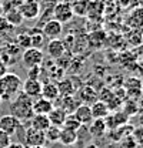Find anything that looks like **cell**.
Wrapping results in <instances>:
<instances>
[{"mask_svg": "<svg viewBox=\"0 0 143 148\" xmlns=\"http://www.w3.org/2000/svg\"><path fill=\"white\" fill-rule=\"evenodd\" d=\"M9 110H10V114L20 121V124L24 121H29L35 115L33 114V100L22 91L10 101Z\"/></svg>", "mask_w": 143, "mask_h": 148, "instance_id": "cell-1", "label": "cell"}, {"mask_svg": "<svg viewBox=\"0 0 143 148\" xmlns=\"http://www.w3.org/2000/svg\"><path fill=\"white\" fill-rule=\"evenodd\" d=\"M22 78L17 74L6 73L0 77V100H13L22 91Z\"/></svg>", "mask_w": 143, "mask_h": 148, "instance_id": "cell-2", "label": "cell"}, {"mask_svg": "<svg viewBox=\"0 0 143 148\" xmlns=\"http://www.w3.org/2000/svg\"><path fill=\"white\" fill-rule=\"evenodd\" d=\"M44 60V54L40 49H35V47H29L23 51L22 54V63L26 69L30 67H36V66H42Z\"/></svg>", "mask_w": 143, "mask_h": 148, "instance_id": "cell-3", "label": "cell"}, {"mask_svg": "<svg viewBox=\"0 0 143 148\" xmlns=\"http://www.w3.org/2000/svg\"><path fill=\"white\" fill-rule=\"evenodd\" d=\"M73 9L69 3L66 1H62V3H56L53 7V18L57 20L59 23H67L70 21L72 17H73Z\"/></svg>", "mask_w": 143, "mask_h": 148, "instance_id": "cell-4", "label": "cell"}, {"mask_svg": "<svg viewBox=\"0 0 143 148\" xmlns=\"http://www.w3.org/2000/svg\"><path fill=\"white\" fill-rule=\"evenodd\" d=\"M46 144V138H44V132L35 130L32 127H27L24 131V145L29 147H39V145H44Z\"/></svg>", "mask_w": 143, "mask_h": 148, "instance_id": "cell-5", "label": "cell"}, {"mask_svg": "<svg viewBox=\"0 0 143 148\" xmlns=\"http://www.w3.org/2000/svg\"><path fill=\"white\" fill-rule=\"evenodd\" d=\"M62 32H63V24L59 23V21L54 20V18L47 20V21L43 24V27H42V33H43L44 38H47V40L59 38L60 34H62Z\"/></svg>", "mask_w": 143, "mask_h": 148, "instance_id": "cell-6", "label": "cell"}, {"mask_svg": "<svg viewBox=\"0 0 143 148\" xmlns=\"http://www.w3.org/2000/svg\"><path fill=\"white\" fill-rule=\"evenodd\" d=\"M19 10L22 13L23 18H29V20H33L39 16V12H40V4L37 0H23L22 4L19 6Z\"/></svg>", "mask_w": 143, "mask_h": 148, "instance_id": "cell-7", "label": "cell"}, {"mask_svg": "<svg viewBox=\"0 0 143 148\" xmlns=\"http://www.w3.org/2000/svg\"><path fill=\"white\" fill-rule=\"evenodd\" d=\"M42 87L43 84L39 81V80H35V78H27L22 83V92H24L27 97H30L32 100L33 98H39L42 95Z\"/></svg>", "mask_w": 143, "mask_h": 148, "instance_id": "cell-8", "label": "cell"}, {"mask_svg": "<svg viewBox=\"0 0 143 148\" xmlns=\"http://www.w3.org/2000/svg\"><path fill=\"white\" fill-rule=\"evenodd\" d=\"M19 125H20V121L17 118H15L12 114H6V115L0 117V130L10 137H13L16 134Z\"/></svg>", "mask_w": 143, "mask_h": 148, "instance_id": "cell-9", "label": "cell"}, {"mask_svg": "<svg viewBox=\"0 0 143 148\" xmlns=\"http://www.w3.org/2000/svg\"><path fill=\"white\" fill-rule=\"evenodd\" d=\"M66 51V47H65V41L60 40V38H54V40H49V44H47V54L50 56L54 60H59L62 58L63 54Z\"/></svg>", "mask_w": 143, "mask_h": 148, "instance_id": "cell-10", "label": "cell"}, {"mask_svg": "<svg viewBox=\"0 0 143 148\" xmlns=\"http://www.w3.org/2000/svg\"><path fill=\"white\" fill-rule=\"evenodd\" d=\"M73 115L79 120V123L82 125H89L93 120L92 117V111H90V106L87 104H79L76 107V110L73 111Z\"/></svg>", "mask_w": 143, "mask_h": 148, "instance_id": "cell-11", "label": "cell"}, {"mask_svg": "<svg viewBox=\"0 0 143 148\" xmlns=\"http://www.w3.org/2000/svg\"><path fill=\"white\" fill-rule=\"evenodd\" d=\"M107 131V125L105 123V118H93L89 124V132L94 138H102Z\"/></svg>", "mask_w": 143, "mask_h": 148, "instance_id": "cell-12", "label": "cell"}, {"mask_svg": "<svg viewBox=\"0 0 143 148\" xmlns=\"http://www.w3.org/2000/svg\"><path fill=\"white\" fill-rule=\"evenodd\" d=\"M29 127H32V128L35 130H39V131H46V130L50 127V121H49V118H47V115L46 114H35L30 120H29Z\"/></svg>", "mask_w": 143, "mask_h": 148, "instance_id": "cell-13", "label": "cell"}, {"mask_svg": "<svg viewBox=\"0 0 143 148\" xmlns=\"http://www.w3.org/2000/svg\"><path fill=\"white\" fill-rule=\"evenodd\" d=\"M53 101H49L43 97H39L33 101V114H49L53 110Z\"/></svg>", "mask_w": 143, "mask_h": 148, "instance_id": "cell-14", "label": "cell"}, {"mask_svg": "<svg viewBox=\"0 0 143 148\" xmlns=\"http://www.w3.org/2000/svg\"><path fill=\"white\" fill-rule=\"evenodd\" d=\"M90 111H92V117L93 118H106L107 115L110 114V110L107 107L106 103L96 100L94 103L90 104Z\"/></svg>", "mask_w": 143, "mask_h": 148, "instance_id": "cell-15", "label": "cell"}, {"mask_svg": "<svg viewBox=\"0 0 143 148\" xmlns=\"http://www.w3.org/2000/svg\"><path fill=\"white\" fill-rule=\"evenodd\" d=\"M66 117H67V114L62 110V108H59V107H53V110L47 114V118H49V121H50V125L60 127V128H62V125H63Z\"/></svg>", "mask_w": 143, "mask_h": 148, "instance_id": "cell-16", "label": "cell"}, {"mask_svg": "<svg viewBox=\"0 0 143 148\" xmlns=\"http://www.w3.org/2000/svg\"><path fill=\"white\" fill-rule=\"evenodd\" d=\"M56 100H57V103H59V108H62L66 114H73V111L76 110V107L79 106L72 95H66V97L59 95Z\"/></svg>", "mask_w": 143, "mask_h": 148, "instance_id": "cell-17", "label": "cell"}, {"mask_svg": "<svg viewBox=\"0 0 143 148\" xmlns=\"http://www.w3.org/2000/svg\"><path fill=\"white\" fill-rule=\"evenodd\" d=\"M79 95H80V100L82 103L90 106L92 103H94L96 100H99V94L96 92V90L90 86H85L79 90Z\"/></svg>", "mask_w": 143, "mask_h": 148, "instance_id": "cell-18", "label": "cell"}, {"mask_svg": "<svg viewBox=\"0 0 143 148\" xmlns=\"http://www.w3.org/2000/svg\"><path fill=\"white\" fill-rule=\"evenodd\" d=\"M43 98L49 100V101H56V98L59 97V90H57V86L54 83H46L43 84L42 87V95Z\"/></svg>", "mask_w": 143, "mask_h": 148, "instance_id": "cell-19", "label": "cell"}, {"mask_svg": "<svg viewBox=\"0 0 143 148\" xmlns=\"http://www.w3.org/2000/svg\"><path fill=\"white\" fill-rule=\"evenodd\" d=\"M77 132L76 131H70V130H60V137H59V141L65 145V147H70L73 145L76 141H77Z\"/></svg>", "mask_w": 143, "mask_h": 148, "instance_id": "cell-20", "label": "cell"}, {"mask_svg": "<svg viewBox=\"0 0 143 148\" xmlns=\"http://www.w3.org/2000/svg\"><path fill=\"white\" fill-rule=\"evenodd\" d=\"M57 90H59V95H62V97H66V95H72L73 92H74V88H73V83H72L70 80H67V78H63V80H60L57 84Z\"/></svg>", "mask_w": 143, "mask_h": 148, "instance_id": "cell-21", "label": "cell"}, {"mask_svg": "<svg viewBox=\"0 0 143 148\" xmlns=\"http://www.w3.org/2000/svg\"><path fill=\"white\" fill-rule=\"evenodd\" d=\"M6 20L15 27V26H20L22 23H23V16H22V13H20V10L19 9H10V10H7L6 12Z\"/></svg>", "mask_w": 143, "mask_h": 148, "instance_id": "cell-22", "label": "cell"}, {"mask_svg": "<svg viewBox=\"0 0 143 148\" xmlns=\"http://www.w3.org/2000/svg\"><path fill=\"white\" fill-rule=\"evenodd\" d=\"M30 41H32V47H35V49H40L42 50V46L44 44V36H43V33H42V30H39V29H32L30 30Z\"/></svg>", "mask_w": 143, "mask_h": 148, "instance_id": "cell-23", "label": "cell"}, {"mask_svg": "<svg viewBox=\"0 0 143 148\" xmlns=\"http://www.w3.org/2000/svg\"><path fill=\"white\" fill-rule=\"evenodd\" d=\"M62 128L70 130V131H76V132H77L79 130L82 128V124L79 123V120H77L73 114H67V117H66V120H65Z\"/></svg>", "mask_w": 143, "mask_h": 148, "instance_id": "cell-24", "label": "cell"}, {"mask_svg": "<svg viewBox=\"0 0 143 148\" xmlns=\"http://www.w3.org/2000/svg\"><path fill=\"white\" fill-rule=\"evenodd\" d=\"M60 127H54V125H50L49 128L44 131V138L46 141L49 143H57L59 141V137H60Z\"/></svg>", "mask_w": 143, "mask_h": 148, "instance_id": "cell-25", "label": "cell"}, {"mask_svg": "<svg viewBox=\"0 0 143 148\" xmlns=\"http://www.w3.org/2000/svg\"><path fill=\"white\" fill-rule=\"evenodd\" d=\"M16 43H17V47L20 49H29L32 47V41H30V34L29 33H20L16 37Z\"/></svg>", "mask_w": 143, "mask_h": 148, "instance_id": "cell-26", "label": "cell"}, {"mask_svg": "<svg viewBox=\"0 0 143 148\" xmlns=\"http://www.w3.org/2000/svg\"><path fill=\"white\" fill-rule=\"evenodd\" d=\"M130 137H132V140L135 141V144L143 147V125L132 130V135H130Z\"/></svg>", "mask_w": 143, "mask_h": 148, "instance_id": "cell-27", "label": "cell"}, {"mask_svg": "<svg viewBox=\"0 0 143 148\" xmlns=\"http://www.w3.org/2000/svg\"><path fill=\"white\" fill-rule=\"evenodd\" d=\"M12 30H13V26L6 20L4 16H0V33L4 34V33H9V32H12Z\"/></svg>", "mask_w": 143, "mask_h": 148, "instance_id": "cell-28", "label": "cell"}, {"mask_svg": "<svg viewBox=\"0 0 143 148\" xmlns=\"http://www.w3.org/2000/svg\"><path fill=\"white\" fill-rule=\"evenodd\" d=\"M10 144H12V137L0 130V148H9Z\"/></svg>", "mask_w": 143, "mask_h": 148, "instance_id": "cell-29", "label": "cell"}, {"mask_svg": "<svg viewBox=\"0 0 143 148\" xmlns=\"http://www.w3.org/2000/svg\"><path fill=\"white\" fill-rule=\"evenodd\" d=\"M40 73H42L40 66L30 67V69H27V78H35V80H39V75H40Z\"/></svg>", "mask_w": 143, "mask_h": 148, "instance_id": "cell-30", "label": "cell"}, {"mask_svg": "<svg viewBox=\"0 0 143 148\" xmlns=\"http://www.w3.org/2000/svg\"><path fill=\"white\" fill-rule=\"evenodd\" d=\"M126 115H133L136 111H137V107H136V103L135 101H129L127 104H126Z\"/></svg>", "mask_w": 143, "mask_h": 148, "instance_id": "cell-31", "label": "cell"}, {"mask_svg": "<svg viewBox=\"0 0 143 148\" xmlns=\"http://www.w3.org/2000/svg\"><path fill=\"white\" fill-rule=\"evenodd\" d=\"M9 148H27V147H26V145H23V144H13V143H12Z\"/></svg>", "mask_w": 143, "mask_h": 148, "instance_id": "cell-32", "label": "cell"}, {"mask_svg": "<svg viewBox=\"0 0 143 148\" xmlns=\"http://www.w3.org/2000/svg\"><path fill=\"white\" fill-rule=\"evenodd\" d=\"M86 148H99L96 144H89V145H86Z\"/></svg>", "mask_w": 143, "mask_h": 148, "instance_id": "cell-33", "label": "cell"}, {"mask_svg": "<svg viewBox=\"0 0 143 148\" xmlns=\"http://www.w3.org/2000/svg\"><path fill=\"white\" fill-rule=\"evenodd\" d=\"M29 148H47L46 145H39V147H29Z\"/></svg>", "mask_w": 143, "mask_h": 148, "instance_id": "cell-34", "label": "cell"}, {"mask_svg": "<svg viewBox=\"0 0 143 148\" xmlns=\"http://www.w3.org/2000/svg\"><path fill=\"white\" fill-rule=\"evenodd\" d=\"M140 69L143 70V61H140Z\"/></svg>", "mask_w": 143, "mask_h": 148, "instance_id": "cell-35", "label": "cell"}]
</instances>
